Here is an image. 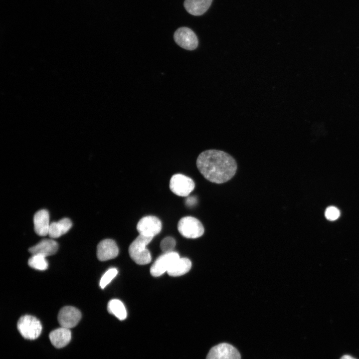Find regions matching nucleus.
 <instances>
[{"instance_id": "f257e3e1", "label": "nucleus", "mask_w": 359, "mask_h": 359, "mask_svg": "<svg viewBox=\"0 0 359 359\" xmlns=\"http://www.w3.org/2000/svg\"><path fill=\"white\" fill-rule=\"evenodd\" d=\"M196 163L203 177L215 183L227 181L234 176L237 170L236 162L231 156L216 150L202 152L198 156Z\"/></svg>"}, {"instance_id": "f03ea898", "label": "nucleus", "mask_w": 359, "mask_h": 359, "mask_svg": "<svg viewBox=\"0 0 359 359\" xmlns=\"http://www.w3.org/2000/svg\"><path fill=\"white\" fill-rule=\"evenodd\" d=\"M153 238L139 234L130 244L129 253L132 259L137 264L145 265L151 261V255L146 246Z\"/></svg>"}, {"instance_id": "7ed1b4c3", "label": "nucleus", "mask_w": 359, "mask_h": 359, "mask_svg": "<svg viewBox=\"0 0 359 359\" xmlns=\"http://www.w3.org/2000/svg\"><path fill=\"white\" fill-rule=\"evenodd\" d=\"M17 328L21 335L28 340H35L40 335L42 325L36 317L26 315L21 317L17 323Z\"/></svg>"}, {"instance_id": "20e7f679", "label": "nucleus", "mask_w": 359, "mask_h": 359, "mask_svg": "<svg viewBox=\"0 0 359 359\" xmlns=\"http://www.w3.org/2000/svg\"><path fill=\"white\" fill-rule=\"evenodd\" d=\"M178 229L180 234L187 238H196L204 233V227L201 222L192 216L181 218L178 224Z\"/></svg>"}, {"instance_id": "39448f33", "label": "nucleus", "mask_w": 359, "mask_h": 359, "mask_svg": "<svg viewBox=\"0 0 359 359\" xmlns=\"http://www.w3.org/2000/svg\"><path fill=\"white\" fill-rule=\"evenodd\" d=\"M195 183L188 177L180 174L174 175L170 181V188L175 194L187 196L194 189Z\"/></svg>"}, {"instance_id": "423d86ee", "label": "nucleus", "mask_w": 359, "mask_h": 359, "mask_svg": "<svg viewBox=\"0 0 359 359\" xmlns=\"http://www.w3.org/2000/svg\"><path fill=\"white\" fill-rule=\"evenodd\" d=\"M174 38L177 44L186 50H194L198 46L196 35L191 29L186 27L179 28L175 31Z\"/></svg>"}, {"instance_id": "0eeeda50", "label": "nucleus", "mask_w": 359, "mask_h": 359, "mask_svg": "<svg viewBox=\"0 0 359 359\" xmlns=\"http://www.w3.org/2000/svg\"><path fill=\"white\" fill-rule=\"evenodd\" d=\"M206 359H241V356L235 347L224 343L211 348Z\"/></svg>"}, {"instance_id": "6e6552de", "label": "nucleus", "mask_w": 359, "mask_h": 359, "mask_svg": "<svg viewBox=\"0 0 359 359\" xmlns=\"http://www.w3.org/2000/svg\"><path fill=\"white\" fill-rule=\"evenodd\" d=\"M162 229L161 220L155 216H146L140 219L137 225L139 234L154 237L158 234Z\"/></svg>"}, {"instance_id": "1a4fd4ad", "label": "nucleus", "mask_w": 359, "mask_h": 359, "mask_svg": "<svg viewBox=\"0 0 359 359\" xmlns=\"http://www.w3.org/2000/svg\"><path fill=\"white\" fill-rule=\"evenodd\" d=\"M180 257L176 252L164 253L153 263L150 268L151 274L154 277H159L167 272L174 262Z\"/></svg>"}, {"instance_id": "9d476101", "label": "nucleus", "mask_w": 359, "mask_h": 359, "mask_svg": "<svg viewBox=\"0 0 359 359\" xmlns=\"http://www.w3.org/2000/svg\"><path fill=\"white\" fill-rule=\"evenodd\" d=\"M57 318L61 327L70 329L78 324L81 318V313L76 308L65 306L59 311Z\"/></svg>"}, {"instance_id": "9b49d317", "label": "nucleus", "mask_w": 359, "mask_h": 359, "mask_svg": "<svg viewBox=\"0 0 359 359\" xmlns=\"http://www.w3.org/2000/svg\"><path fill=\"white\" fill-rule=\"evenodd\" d=\"M118 253V247L112 239H104L97 245V256L100 261H105L115 258Z\"/></svg>"}, {"instance_id": "f8f14e48", "label": "nucleus", "mask_w": 359, "mask_h": 359, "mask_svg": "<svg viewBox=\"0 0 359 359\" xmlns=\"http://www.w3.org/2000/svg\"><path fill=\"white\" fill-rule=\"evenodd\" d=\"M34 229L35 233L41 236L48 234L49 214L46 209H41L37 211L33 217Z\"/></svg>"}, {"instance_id": "ddd939ff", "label": "nucleus", "mask_w": 359, "mask_h": 359, "mask_svg": "<svg viewBox=\"0 0 359 359\" xmlns=\"http://www.w3.org/2000/svg\"><path fill=\"white\" fill-rule=\"evenodd\" d=\"M58 248V245L55 241L44 239L30 247L28 251L32 255L39 254L47 257L56 253Z\"/></svg>"}, {"instance_id": "4468645a", "label": "nucleus", "mask_w": 359, "mask_h": 359, "mask_svg": "<svg viewBox=\"0 0 359 359\" xmlns=\"http://www.w3.org/2000/svg\"><path fill=\"white\" fill-rule=\"evenodd\" d=\"M49 338L54 347L62 348L71 341V333L69 329L61 327L52 331L49 335Z\"/></svg>"}, {"instance_id": "2eb2a0df", "label": "nucleus", "mask_w": 359, "mask_h": 359, "mask_svg": "<svg viewBox=\"0 0 359 359\" xmlns=\"http://www.w3.org/2000/svg\"><path fill=\"white\" fill-rule=\"evenodd\" d=\"M212 0H185L184 6L190 14L199 16L204 13L209 8Z\"/></svg>"}, {"instance_id": "dca6fc26", "label": "nucleus", "mask_w": 359, "mask_h": 359, "mask_svg": "<svg viewBox=\"0 0 359 359\" xmlns=\"http://www.w3.org/2000/svg\"><path fill=\"white\" fill-rule=\"evenodd\" d=\"M72 225L71 221L68 218H64L58 221L50 223L48 235L51 238L59 237L67 233Z\"/></svg>"}, {"instance_id": "f3484780", "label": "nucleus", "mask_w": 359, "mask_h": 359, "mask_svg": "<svg viewBox=\"0 0 359 359\" xmlns=\"http://www.w3.org/2000/svg\"><path fill=\"white\" fill-rule=\"evenodd\" d=\"M191 267V263L188 259L179 257L174 262L167 273L171 276H180L187 273Z\"/></svg>"}, {"instance_id": "a211bd4d", "label": "nucleus", "mask_w": 359, "mask_h": 359, "mask_svg": "<svg viewBox=\"0 0 359 359\" xmlns=\"http://www.w3.org/2000/svg\"><path fill=\"white\" fill-rule=\"evenodd\" d=\"M109 313L114 315L120 320H125L127 317V312L123 303L117 299L110 300L107 305Z\"/></svg>"}, {"instance_id": "6ab92c4d", "label": "nucleus", "mask_w": 359, "mask_h": 359, "mask_svg": "<svg viewBox=\"0 0 359 359\" xmlns=\"http://www.w3.org/2000/svg\"><path fill=\"white\" fill-rule=\"evenodd\" d=\"M28 265L35 269L45 270L48 266L46 257L39 254H33L28 261Z\"/></svg>"}, {"instance_id": "aec40b11", "label": "nucleus", "mask_w": 359, "mask_h": 359, "mask_svg": "<svg viewBox=\"0 0 359 359\" xmlns=\"http://www.w3.org/2000/svg\"><path fill=\"white\" fill-rule=\"evenodd\" d=\"M118 273L116 268H113L108 269L102 276L100 281L99 285L102 289H104L116 277Z\"/></svg>"}, {"instance_id": "412c9836", "label": "nucleus", "mask_w": 359, "mask_h": 359, "mask_svg": "<svg viewBox=\"0 0 359 359\" xmlns=\"http://www.w3.org/2000/svg\"><path fill=\"white\" fill-rule=\"evenodd\" d=\"M175 246V239L170 236L164 238L160 243L161 249L164 253L173 252Z\"/></svg>"}, {"instance_id": "4be33fe9", "label": "nucleus", "mask_w": 359, "mask_h": 359, "mask_svg": "<svg viewBox=\"0 0 359 359\" xmlns=\"http://www.w3.org/2000/svg\"><path fill=\"white\" fill-rule=\"evenodd\" d=\"M325 215L327 219L333 221L339 218L340 212L337 207L335 206H330L326 209Z\"/></svg>"}, {"instance_id": "5701e85b", "label": "nucleus", "mask_w": 359, "mask_h": 359, "mask_svg": "<svg viewBox=\"0 0 359 359\" xmlns=\"http://www.w3.org/2000/svg\"><path fill=\"white\" fill-rule=\"evenodd\" d=\"M340 359H356L349 355H345L340 358Z\"/></svg>"}]
</instances>
